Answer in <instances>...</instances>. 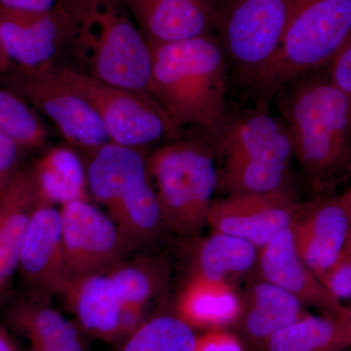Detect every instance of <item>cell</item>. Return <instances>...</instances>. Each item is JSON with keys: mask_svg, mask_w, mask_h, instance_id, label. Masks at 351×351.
<instances>
[{"mask_svg": "<svg viewBox=\"0 0 351 351\" xmlns=\"http://www.w3.org/2000/svg\"><path fill=\"white\" fill-rule=\"evenodd\" d=\"M337 299H351V237L338 262L320 279Z\"/></svg>", "mask_w": 351, "mask_h": 351, "instance_id": "f1b7e54d", "label": "cell"}, {"mask_svg": "<svg viewBox=\"0 0 351 351\" xmlns=\"http://www.w3.org/2000/svg\"><path fill=\"white\" fill-rule=\"evenodd\" d=\"M279 110L294 158L315 191L332 188L351 167V101L326 68L279 90Z\"/></svg>", "mask_w": 351, "mask_h": 351, "instance_id": "6da1fadb", "label": "cell"}, {"mask_svg": "<svg viewBox=\"0 0 351 351\" xmlns=\"http://www.w3.org/2000/svg\"><path fill=\"white\" fill-rule=\"evenodd\" d=\"M258 263L263 280L287 291L304 306L317 307L338 318L348 315V307L302 262L291 228L261 249Z\"/></svg>", "mask_w": 351, "mask_h": 351, "instance_id": "2e32d148", "label": "cell"}, {"mask_svg": "<svg viewBox=\"0 0 351 351\" xmlns=\"http://www.w3.org/2000/svg\"><path fill=\"white\" fill-rule=\"evenodd\" d=\"M20 149L15 142L0 132V193L18 172Z\"/></svg>", "mask_w": 351, "mask_h": 351, "instance_id": "1f68e13d", "label": "cell"}, {"mask_svg": "<svg viewBox=\"0 0 351 351\" xmlns=\"http://www.w3.org/2000/svg\"><path fill=\"white\" fill-rule=\"evenodd\" d=\"M216 138L223 160L218 189L228 195L291 193L292 144L282 119L265 104L228 119Z\"/></svg>", "mask_w": 351, "mask_h": 351, "instance_id": "277c9868", "label": "cell"}, {"mask_svg": "<svg viewBox=\"0 0 351 351\" xmlns=\"http://www.w3.org/2000/svg\"><path fill=\"white\" fill-rule=\"evenodd\" d=\"M196 338L195 330L177 314H158L120 341L119 351H195Z\"/></svg>", "mask_w": 351, "mask_h": 351, "instance_id": "484cf974", "label": "cell"}, {"mask_svg": "<svg viewBox=\"0 0 351 351\" xmlns=\"http://www.w3.org/2000/svg\"><path fill=\"white\" fill-rule=\"evenodd\" d=\"M246 348L235 332L218 329L197 336L195 351H246Z\"/></svg>", "mask_w": 351, "mask_h": 351, "instance_id": "f546056e", "label": "cell"}, {"mask_svg": "<svg viewBox=\"0 0 351 351\" xmlns=\"http://www.w3.org/2000/svg\"><path fill=\"white\" fill-rule=\"evenodd\" d=\"M341 351H351V348H348V350H341Z\"/></svg>", "mask_w": 351, "mask_h": 351, "instance_id": "74e56055", "label": "cell"}, {"mask_svg": "<svg viewBox=\"0 0 351 351\" xmlns=\"http://www.w3.org/2000/svg\"><path fill=\"white\" fill-rule=\"evenodd\" d=\"M117 289L123 311L145 313L159 285V277L154 265L138 263L117 265L108 270Z\"/></svg>", "mask_w": 351, "mask_h": 351, "instance_id": "83f0119b", "label": "cell"}, {"mask_svg": "<svg viewBox=\"0 0 351 351\" xmlns=\"http://www.w3.org/2000/svg\"><path fill=\"white\" fill-rule=\"evenodd\" d=\"M61 1L71 20L68 45L82 66L78 71L152 97L151 51L123 2Z\"/></svg>", "mask_w": 351, "mask_h": 351, "instance_id": "3957f363", "label": "cell"}, {"mask_svg": "<svg viewBox=\"0 0 351 351\" xmlns=\"http://www.w3.org/2000/svg\"><path fill=\"white\" fill-rule=\"evenodd\" d=\"M63 294L83 332L106 343L122 341L123 304L108 271L71 279Z\"/></svg>", "mask_w": 351, "mask_h": 351, "instance_id": "ac0fdd59", "label": "cell"}, {"mask_svg": "<svg viewBox=\"0 0 351 351\" xmlns=\"http://www.w3.org/2000/svg\"><path fill=\"white\" fill-rule=\"evenodd\" d=\"M38 204L32 171H18L0 193V295L19 267L27 226Z\"/></svg>", "mask_w": 351, "mask_h": 351, "instance_id": "ffe728a7", "label": "cell"}, {"mask_svg": "<svg viewBox=\"0 0 351 351\" xmlns=\"http://www.w3.org/2000/svg\"><path fill=\"white\" fill-rule=\"evenodd\" d=\"M240 300L239 315L232 327L246 348L253 351L307 314L300 300L265 280L254 284Z\"/></svg>", "mask_w": 351, "mask_h": 351, "instance_id": "d6986e66", "label": "cell"}, {"mask_svg": "<svg viewBox=\"0 0 351 351\" xmlns=\"http://www.w3.org/2000/svg\"><path fill=\"white\" fill-rule=\"evenodd\" d=\"M86 174L88 189L107 209L127 246L156 237L164 221L140 149L108 143L92 154Z\"/></svg>", "mask_w": 351, "mask_h": 351, "instance_id": "8992f818", "label": "cell"}, {"mask_svg": "<svg viewBox=\"0 0 351 351\" xmlns=\"http://www.w3.org/2000/svg\"><path fill=\"white\" fill-rule=\"evenodd\" d=\"M0 351H23L5 328L0 324Z\"/></svg>", "mask_w": 351, "mask_h": 351, "instance_id": "836d02e7", "label": "cell"}, {"mask_svg": "<svg viewBox=\"0 0 351 351\" xmlns=\"http://www.w3.org/2000/svg\"><path fill=\"white\" fill-rule=\"evenodd\" d=\"M258 254L260 249L246 240L213 232L198 248L193 276L215 282H228V277L253 269Z\"/></svg>", "mask_w": 351, "mask_h": 351, "instance_id": "d4e9b609", "label": "cell"}, {"mask_svg": "<svg viewBox=\"0 0 351 351\" xmlns=\"http://www.w3.org/2000/svg\"><path fill=\"white\" fill-rule=\"evenodd\" d=\"M152 95L175 128L199 127L216 138L225 126L228 61L219 38L147 43Z\"/></svg>", "mask_w": 351, "mask_h": 351, "instance_id": "7a4b0ae2", "label": "cell"}, {"mask_svg": "<svg viewBox=\"0 0 351 351\" xmlns=\"http://www.w3.org/2000/svg\"><path fill=\"white\" fill-rule=\"evenodd\" d=\"M57 69L93 108L114 144L138 149L178 131L152 97L108 84L69 66Z\"/></svg>", "mask_w": 351, "mask_h": 351, "instance_id": "30bf717a", "label": "cell"}, {"mask_svg": "<svg viewBox=\"0 0 351 351\" xmlns=\"http://www.w3.org/2000/svg\"><path fill=\"white\" fill-rule=\"evenodd\" d=\"M147 43L211 36L218 29L215 0H121Z\"/></svg>", "mask_w": 351, "mask_h": 351, "instance_id": "9a60e30c", "label": "cell"}, {"mask_svg": "<svg viewBox=\"0 0 351 351\" xmlns=\"http://www.w3.org/2000/svg\"><path fill=\"white\" fill-rule=\"evenodd\" d=\"M295 0H223L219 40L242 82L253 87L276 56Z\"/></svg>", "mask_w": 351, "mask_h": 351, "instance_id": "ba28073f", "label": "cell"}, {"mask_svg": "<svg viewBox=\"0 0 351 351\" xmlns=\"http://www.w3.org/2000/svg\"><path fill=\"white\" fill-rule=\"evenodd\" d=\"M343 196V200H345L346 206H348V210H350V213L351 215V189L350 191H346L345 195Z\"/></svg>", "mask_w": 351, "mask_h": 351, "instance_id": "8d00e7d4", "label": "cell"}, {"mask_svg": "<svg viewBox=\"0 0 351 351\" xmlns=\"http://www.w3.org/2000/svg\"><path fill=\"white\" fill-rule=\"evenodd\" d=\"M9 322L27 339L29 351H88L82 329L48 304L20 302Z\"/></svg>", "mask_w": 351, "mask_h": 351, "instance_id": "7402d4cb", "label": "cell"}, {"mask_svg": "<svg viewBox=\"0 0 351 351\" xmlns=\"http://www.w3.org/2000/svg\"><path fill=\"white\" fill-rule=\"evenodd\" d=\"M327 69L332 82L351 101V36Z\"/></svg>", "mask_w": 351, "mask_h": 351, "instance_id": "4dcf8cb0", "label": "cell"}, {"mask_svg": "<svg viewBox=\"0 0 351 351\" xmlns=\"http://www.w3.org/2000/svg\"><path fill=\"white\" fill-rule=\"evenodd\" d=\"M12 64V62L7 56L5 51L2 47L1 39H0V73L6 71Z\"/></svg>", "mask_w": 351, "mask_h": 351, "instance_id": "e575fe53", "label": "cell"}, {"mask_svg": "<svg viewBox=\"0 0 351 351\" xmlns=\"http://www.w3.org/2000/svg\"><path fill=\"white\" fill-rule=\"evenodd\" d=\"M0 132L22 149L40 147L46 130L29 105L17 95L0 88Z\"/></svg>", "mask_w": 351, "mask_h": 351, "instance_id": "4316f807", "label": "cell"}, {"mask_svg": "<svg viewBox=\"0 0 351 351\" xmlns=\"http://www.w3.org/2000/svg\"><path fill=\"white\" fill-rule=\"evenodd\" d=\"M39 203L52 205L88 200L86 170L75 152L53 147L32 170Z\"/></svg>", "mask_w": 351, "mask_h": 351, "instance_id": "603a6c76", "label": "cell"}, {"mask_svg": "<svg viewBox=\"0 0 351 351\" xmlns=\"http://www.w3.org/2000/svg\"><path fill=\"white\" fill-rule=\"evenodd\" d=\"M351 348L345 323L331 314L311 315L279 330L258 351H341Z\"/></svg>", "mask_w": 351, "mask_h": 351, "instance_id": "cb8c5ba5", "label": "cell"}, {"mask_svg": "<svg viewBox=\"0 0 351 351\" xmlns=\"http://www.w3.org/2000/svg\"><path fill=\"white\" fill-rule=\"evenodd\" d=\"M241 300L228 282H215L193 276L182 291L176 314L193 330L203 331L233 326Z\"/></svg>", "mask_w": 351, "mask_h": 351, "instance_id": "44dd1931", "label": "cell"}, {"mask_svg": "<svg viewBox=\"0 0 351 351\" xmlns=\"http://www.w3.org/2000/svg\"><path fill=\"white\" fill-rule=\"evenodd\" d=\"M58 0H0L1 5L25 11H48L56 5Z\"/></svg>", "mask_w": 351, "mask_h": 351, "instance_id": "d6a6232c", "label": "cell"}, {"mask_svg": "<svg viewBox=\"0 0 351 351\" xmlns=\"http://www.w3.org/2000/svg\"><path fill=\"white\" fill-rule=\"evenodd\" d=\"M291 230L302 262L320 280L350 239V210L343 196L319 198L300 206Z\"/></svg>", "mask_w": 351, "mask_h": 351, "instance_id": "5bb4252c", "label": "cell"}, {"mask_svg": "<svg viewBox=\"0 0 351 351\" xmlns=\"http://www.w3.org/2000/svg\"><path fill=\"white\" fill-rule=\"evenodd\" d=\"M351 36V0H295L276 56L254 85L267 105L300 76L326 68Z\"/></svg>", "mask_w": 351, "mask_h": 351, "instance_id": "5b68a950", "label": "cell"}, {"mask_svg": "<svg viewBox=\"0 0 351 351\" xmlns=\"http://www.w3.org/2000/svg\"><path fill=\"white\" fill-rule=\"evenodd\" d=\"M71 20L61 0L48 11H25L0 4V39L7 56L16 64L36 68L52 64L68 45Z\"/></svg>", "mask_w": 351, "mask_h": 351, "instance_id": "4fadbf2b", "label": "cell"}, {"mask_svg": "<svg viewBox=\"0 0 351 351\" xmlns=\"http://www.w3.org/2000/svg\"><path fill=\"white\" fill-rule=\"evenodd\" d=\"M300 206L286 191L234 193L213 201L207 223L213 232L246 240L261 250L291 228Z\"/></svg>", "mask_w": 351, "mask_h": 351, "instance_id": "7c38bea8", "label": "cell"}, {"mask_svg": "<svg viewBox=\"0 0 351 351\" xmlns=\"http://www.w3.org/2000/svg\"><path fill=\"white\" fill-rule=\"evenodd\" d=\"M348 307V315L345 316L343 318H339L345 323L346 328H348V332H350L351 336V306ZM338 318V317H337Z\"/></svg>", "mask_w": 351, "mask_h": 351, "instance_id": "d590c367", "label": "cell"}, {"mask_svg": "<svg viewBox=\"0 0 351 351\" xmlns=\"http://www.w3.org/2000/svg\"><path fill=\"white\" fill-rule=\"evenodd\" d=\"M19 269L29 282L51 292H62L69 282L64 262L61 212L39 203L21 250Z\"/></svg>", "mask_w": 351, "mask_h": 351, "instance_id": "e0dca14e", "label": "cell"}, {"mask_svg": "<svg viewBox=\"0 0 351 351\" xmlns=\"http://www.w3.org/2000/svg\"><path fill=\"white\" fill-rule=\"evenodd\" d=\"M0 82L45 114L69 144L93 154L112 142L93 108L52 64L25 68L12 63L0 73Z\"/></svg>", "mask_w": 351, "mask_h": 351, "instance_id": "9c48e42d", "label": "cell"}, {"mask_svg": "<svg viewBox=\"0 0 351 351\" xmlns=\"http://www.w3.org/2000/svg\"><path fill=\"white\" fill-rule=\"evenodd\" d=\"M60 212L69 281L119 263L128 246L110 216L88 200L66 203Z\"/></svg>", "mask_w": 351, "mask_h": 351, "instance_id": "8fae6325", "label": "cell"}, {"mask_svg": "<svg viewBox=\"0 0 351 351\" xmlns=\"http://www.w3.org/2000/svg\"><path fill=\"white\" fill-rule=\"evenodd\" d=\"M164 225L195 234L207 223L219 172L212 147L201 141L163 145L147 161Z\"/></svg>", "mask_w": 351, "mask_h": 351, "instance_id": "52a82bcc", "label": "cell"}]
</instances>
